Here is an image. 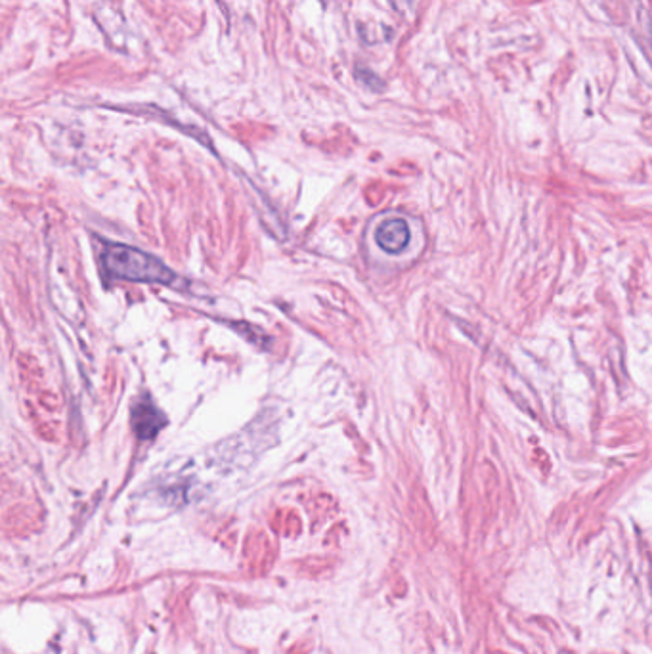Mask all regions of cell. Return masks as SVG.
<instances>
[{
    "label": "cell",
    "instance_id": "6da1fadb",
    "mask_svg": "<svg viewBox=\"0 0 652 654\" xmlns=\"http://www.w3.org/2000/svg\"><path fill=\"white\" fill-rule=\"evenodd\" d=\"M104 262L109 274L131 280V282H152V284H173L174 274L153 255L129 245L111 243L104 251Z\"/></svg>",
    "mask_w": 652,
    "mask_h": 654
},
{
    "label": "cell",
    "instance_id": "7a4b0ae2",
    "mask_svg": "<svg viewBox=\"0 0 652 654\" xmlns=\"http://www.w3.org/2000/svg\"><path fill=\"white\" fill-rule=\"evenodd\" d=\"M412 240V230L410 224L404 218H387L379 224L377 234H375V241L377 245L391 253V255H398L402 253Z\"/></svg>",
    "mask_w": 652,
    "mask_h": 654
},
{
    "label": "cell",
    "instance_id": "277c9868",
    "mask_svg": "<svg viewBox=\"0 0 652 654\" xmlns=\"http://www.w3.org/2000/svg\"><path fill=\"white\" fill-rule=\"evenodd\" d=\"M356 79L364 85V87L370 88L373 92H379L381 88L385 87L383 81L371 71V69H366V67L356 66V71H354Z\"/></svg>",
    "mask_w": 652,
    "mask_h": 654
},
{
    "label": "cell",
    "instance_id": "3957f363",
    "mask_svg": "<svg viewBox=\"0 0 652 654\" xmlns=\"http://www.w3.org/2000/svg\"><path fill=\"white\" fill-rule=\"evenodd\" d=\"M165 425V417L152 404H138L134 410V429L140 438H152Z\"/></svg>",
    "mask_w": 652,
    "mask_h": 654
},
{
    "label": "cell",
    "instance_id": "5b68a950",
    "mask_svg": "<svg viewBox=\"0 0 652 654\" xmlns=\"http://www.w3.org/2000/svg\"><path fill=\"white\" fill-rule=\"evenodd\" d=\"M651 589H652V572H651Z\"/></svg>",
    "mask_w": 652,
    "mask_h": 654
}]
</instances>
